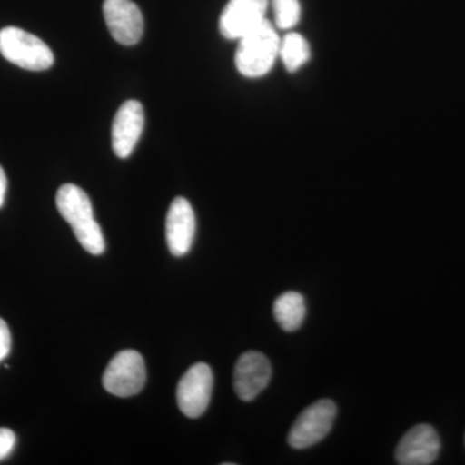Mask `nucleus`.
I'll use <instances>...</instances> for the list:
<instances>
[{
    "instance_id": "nucleus-17",
    "label": "nucleus",
    "mask_w": 465,
    "mask_h": 465,
    "mask_svg": "<svg viewBox=\"0 0 465 465\" xmlns=\"http://www.w3.org/2000/svg\"><path fill=\"white\" fill-rule=\"evenodd\" d=\"M11 332H9L8 324L0 318V361L5 360L11 351Z\"/></svg>"
},
{
    "instance_id": "nucleus-13",
    "label": "nucleus",
    "mask_w": 465,
    "mask_h": 465,
    "mask_svg": "<svg viewBox=\"0 0 465 465\" xmlns=\"http://www.w3.org/2000/svg\"><path fill=\"white\" fill-rule=\"evenodd\" d=\"M274 317L278 324L287 332H293L302 327L307 316V307L302 293L289 291L278 296L274 302Z\"/></svg>"
},
{
    "instance_id": "nucleus-8",
    "label": "nucleus",
    "mask_w": 465,
    "mask_h": 465,
    "mask_svg": "<svg viewBox=\"0 0 465 465\" xmlns=\"http://www.w3.org/2000/svg\"><path fill=\"white\" fill-rule=\"evenodd\" d=\"M269 0H229L220 16V33L226 39L238 41L266 20Z\"/></svg>"
},
{
    "instance_id": "nucleus-18",
    "label": "nucleus",
    "mask_w": 465,
    "mask_h": 465,
    "mask_svg": "<svg viewBox=\"0 0 465 465\" xmlns=\"http://www.w3.org/2000/svg\"><path fill=\"white\" fill-rule=\"evenodd\" d=\"M7 176H5V170L0 166V207L3 206L5 200V193H7Z\"/></svg>"
},
{
    "instance_id": "nucleus-7",
    "label": "nucleus",
    "mask_w": 465,
    "mask_h": 465,
    "mask_svg": "<svg viewBox=\"0 0 465 465\" xmlns=\"http://www.w3.org/2000/svg\"><path fill=\"white\" fill-rule=\"evenodd\" d=\"M104 17L110 34L124 45H134L142 41L143 17L142 9L133 0H105Z\"/></svg>"
},
{
    "instance_id": "nucleus-9",
    "label": "nucleus",
    "mask_w": 465,
    "mask_h": 465,
    "mask_svg": "<svg viewBox=\"0 0 465 465\" xmlns=\"http://www.w3.org/2000/svg\"><path fill=\"white\" fill-rule=\"evenodd\" d=\"M145 115L142 104L136 100H128L122 104L116 112L112 127V145L118 158H128L143 131Z\"/></svg>"
},
{
    "instance_id": "nucleus-15",
    "label": "nucleus",
    "mask_w": 465,
    "mask_h": 465,
    "mask_svg": "<svg viewBox=\"0 0 465 465\" xmlns=\"http://www.w3.org/2000/svg\"><path fill=\"white\" fill-rule=\"evenodd\" d=\"M275 27L291 30L298 25L302 17V5L299 0H272Z\"/></svg>"
},
{
    "instance_id": "nucleus-14",
    "label": "nucleus",
    "mask_w": 465,
    "mask_h": 465,
    "mask_svg": "<svg viewBox=\"0 0 465 465\" xmlns=\"http://www.w3.org/2000/svg\"><path fill=\"white\" fill-rule=\"evenodd\" d=\"M280 57L287 72H298L311 58V47L307 39L302 34H286L281 38Z\"/></svg>"
},
{
    "instance_id": "nucleus-12",
    "label": "nucleus",
    "mask_w": 465,
    "mask_h": 465,
    "mask_svg": "<svg viewBox=\"0 0 465 465\" xmlns=\"http://www.w3.org/2000/svg\"><path fill=\"white\" fill-rule=\"evenodd\" d=\"M195 223L194 211L188 200L174 198L168 210L166 220V237L168 249L173 256H183L191 251L194 242Z\"/></svg>"
},
{
    "instance_id": "nucleus-4",
    "label": "nucleus",
    "mask_w": 465,
    "mask_h": 465,
    "mask_svg": "<svg viewBox=\"0 0 465 465\" xmlns=\"http://www.w3.org/2000/svg\"><path fill=\"white\" fill-rule=\"evenodd\" d=\"M146 369L139 351H122L110 361L103 376L104 388L116 397H131L143 391Z\"/></svg>"
},
{
    "instance_id": "nucleus-10",
    "label": "nucleus",
    "mask_w": 465,
    "mask_h": 465,
    "mask_svg": "<svg viewBox=\"0 0 465 465\" xmlns=\"http://www.w3.org/2000/svg\"><path fill=\"white\" fill-rule=\"evenodd\" d=\"M272 366L260 351L242 354L234 369V391L242 401L255 400L271 381Z\"/></svg>"
},
{
    "instance_id": "nucleus-6",
    "label": "nucleus",
    "mask_w": 465,
    "mask_h": 465,
    "mask_svg": "<svg viewBox=\"0 0 465 465\" xmlns=\"http://www.w3.org/2000/svg\"><path fill=\"white\" fill-rule=\"evenodd\" d=\"M213 374L206 363H195L183 374L176 391L177 405L183 415L195 419L204 414L210 405Z\"/></svg>"
},
{
    "instance_id": "nucleus-5",
    "label": "nucleus",
    "mask_w": 465,
    "mask_h": 465,
    "mask_svg": "<svg viewBox=\"0 0 465 465\" xmlns=\"http://www.w3.org/2000/svg\"><path fill=\"white\" fill-rule=\"evenodd\" d=\"M336 412L338 409L331 400H320L307 407L291 428V448L307 449L322 440L331 430Z\"/></svg>"
},
{
    "instance_id": "nucleus-2",
    "label": "nucleus",
    "mask_w": 465,
    "mask_h": 465,
    "mask_svg": "<svg viewBox=\"0 0 465 465\" xmlns=\"http://www.w3.org/2000/svg\"><path fill=\"white\" fill-rule=\"evenodd\" d=\"M238 42L235 66L242 75L260 78L273 69L275 61L280 57L281 36L268 18Z\"/></svg>"
},
{
    "instance_id": "nucleus-1",
    "label": "nucleus",
    "mask_w": 465,
    "mask_h": 465,
    "mask_svg": "<svg viewBox=\"0 0 465 465\" xmlns=\"http://www.w3.org/2000/svg\"><path fill=\"white\" fill-rule=\"evenodd\" d=\"M56 206L60 215L72 226L82 247L92 255H101L105 251V240L94 219L91 200L84 189L73 183L61 186L56 195Z\"/></svg>"
},
{
    "instance_id": "nucleus-11",
    "label": "nucleus",
    "mask_w": 465,
    "mask_h": 465,
    "mask_svg": "<svg viewBox=\"0 0 465 465\" xmlns=\"http://www.w3.org/2000/svg\"><path fill=\"white\" fill-rule=\"evenodd\" d=\"M440 440L430 425L420 424L411 428L400 440L396 450L397 463L401 465L432 464L439 457Z\"/></svg>"
},
{
    "instance_id": "nucleus-16",
    "label": "nucleus",
    "mask_w": 465,
    "mask_h": 465,
    "mask_svg": "<svg viewBox=\"0 0 465 465\" xmlns=\"http://www.w3.org/2000/svg\"><path fill=\"white\" fill-rule=\"evenodd\" d=\"M16 446V436L8 428H0V460L8 458Z\"/></svg>"
},
{
    "instance_id": "nucleus-3",
    "label": "nucleus",
    "mask_w": 465,
    "mask_h": 465,
    "mask_svg": "<svg viewBox=\"0 0 465 465\" xmlns=\"http://www.w3.org/2000/svg\"><path fill=\"white\" fill-rule=\"evenodd\" d=\"M0 54L9 63L30 72H43L54 63L51 48L41 38L15 26L0 30Z\"/></svg>"
}]
</instances>
